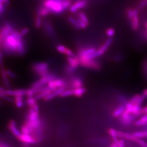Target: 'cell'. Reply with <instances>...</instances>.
<instances>
[{
	"label": "cell",
	"mask_w": 147,
	"mask_h": 147,
	"mask_svg": "<svg viewBox=\"0 0 147 147\" xmlns=\"http://www.w3.org/2000/svg\"><path fill=\"white\" fill-rule=\"evenodd\" d=\"M117 134H118V137L121 139L126 140L134 142H136V140L138 139L133 136V134H131L129 133H126L124 132L121 131H117Z\"/></svg>",
	"instance_id": "obj_13"
},
{
	"label": "cell",
	"mask_w": 147,
	"mask_h": 147,
	"mask_svg": "<svg viewBox=\"0 0 147 147\" xmlns=\"http://www.w3.org/2000/svg\"><path fill=\"white\" fill-rule=\"evenodd\" d=\"M1 105H2V103H1V101H0V106Z\"/></svg>",
	"instance_id": "obj_51"
},
{
	"label": "cell",
	"mask_w": 147,
	"mask_h": 147,
	"mask_svg": "<svg viewBox=\"0 0 147 147\" xmlns=\"http://www.w3.org/2000/svg\"><path fill=\"white\" fill-rule=\"evenodd\" d=\"M118 147H126L125 142L124 140L123 139H119L118 145Z\"/></svg>",
	"instance_id": "obj_40"
},
{
	"label": "cell",
	"mask_w": 147,
	"mask_h": 147,
	"mask_svg": "<svg viewBox=\"0 0 147 147\" xmlns=\"http://www.w3.org/2000/svg\"><path fill=\"white\" fill-rule=\"evenodd\" d=\"M4 26H5L6 28H7V29L8 30V31L10 32V34L13 33L16 31V30L14 29L13 26H11V24L8 23V22H6L4 24Z\"/></svg>",
	"instance_id": "obj_30"
},
{
	"label": "cell",
	"mask_w": 147,
	"mask_h": 147,
	"mask_svg": "<svg viewBox=\"0 0 147 147\" xmlns=\"http://www.w3.org/2000/svg\"><path fill=\"white\" fill-rule=\"evenodd\" d=\"M143 128H144V129H147V123L143 127Z\"/></svg>",
	"instance_id": "obj_48"
},
{
	"label": "cell",
	"mask_w": 147,
	"mask_h": 147,
	"mask_svg": "<svg viewBox=\"0 0 147 147\" xmlns=\"http://www.w3.org/2000/svg\"><path fill=\"white\" fill-rule=\"evenodd\" d=\"M147 5V0H144L143 1H142V3H140V7L141 8H143L146 6Z\"/></svg>",
	"instance_id": "obj_42"
},
{
	"label": "cell",
	"mask_w": 147,
	"mask_h": 147,
	"mask_svg": "<svg viewBox=\"0 0 147 147\" xmlns=\"http://www.w3.org/2000/svg\"><path fill=\"white\" fill-rule=\"evenodd\" d=\"M22 38H23L22 37L20 34L18 37L16 38L17 40V53L20 56L24 55L25 53V44Z\"/></svg>",
	"instance_id": "obj_8"
},
{
	"label": "cell",
	"mask_w": 147,
	"mask_h": 147,
	"mask_svg": "<svg viewBox=\"0 0 147 147\" xmlns=\"http://www.w3.org/2000/svg\"><path fill=\"white\" fill-rule=\"evenodd\" d=\"M143 72H144V74L147 78V60H145L143 64Z\"/></svg>",
	"instance_id": "obj_39"
},
{
	"label": "cell",
	"mask_w": 147,
	"mask_h": 147,
	"mask_svg": "<svg viewBox=\"0 0 147 147\" xmlns=\"http://www.w3.org/2000/svg\"><path fill=\"white\" fill-rule=\"evenodd\" d=\"M42 16L40 14L37 13L35 21V26L36 28H40L42 26Z\"/></svg>",
	"instance_id": "obj_27"
},
{
	"label": "cell",
	"mask_w": 147,
	"mask_h": 147,
	"mask_svg": "<svg viewBox=\"0 0 147 147\" xmlns=\"http://www.w3.org/2000/svg\"><path fill=\"white\" fill-rule=\"evenodd\" d=\"M68 20L69 22L74 26V27L77 30H79L81 29V27L80 26L79 24H78V21L77 19H75V18L72 17H69L68 18Z\"/></svg>",
	"instance_id": "obj_26"
},
{
	"label": "cell",
	"mask_w": 147,
	"mask_h": 147,
	"mask_svg": "<svg viewBox=\"0 0 147 147\" xmlns=\"http://www.w3.org/2000/svg\"><path fill=\"white\" fill-rule=\"evenodd\" d=\"M136 143L142 147H147V143L146 142L142 140V139H137Z\"/></svg>",
	"instance_id": "obj_33"
},
{
	"label": "cell",
	"mask_w": 147,
	"mask_h": 147,
	"mask_svg": "<svg viewBox=\"0 0 147 147\" xmlns=\"http://www.w3.org/2000/svg\"><path fill=\"white\" fill-rule=\"evenodd\" d=\"M65 54L67 56H68V57H74L76 56L75 54L71 50H69V49H68V48H67Z\"/></svg>",
	"instance_id": "obj_38"
},
{
	"label": "cell",
	"mask_w": 147,
	"mask_h": 147,
	"mask_svg": "<svg viewBox=\"0 0 147 147\" xmlns=\"http://www.w3.org/2000/svg\"><path fill=\"white\" fill-rule=\"evenodd\" d=\"M114 60H115V61H120V60H121V57H120V56H118L115 57V59H114Z\"/></svg>",
	"instance_id": "obj_46"
},
{
	"label": "cell",
	"mask_w": 147,
	"mask_h": 147,
	"mask_svg": "<svg viewBox=\"0 0 147 147\" xmlns=\"http://www.w3.org/2000/svg\"><path fill=\"white\" fill-rule=\"evenodd\" d=\"M87 4V2L85 1H79L74 3V4H72V5H71V7H69V10L71 13H75L80 9L86 7Z\"/></svg>",
	"instance_id": "obj_12"
},
{
	"label": "cell",
	"mask_w": 147,
	"mask_h": 147,
	"mask_svg": "<svg viewBox=\"0 0 147 147\" xmlns=\"http://www.w3.org/2000/svg\"><path fill=\"white\" fill-rule=\"evenodd\" d=\"M74 95L77 98H81L86 93V89L85 88L81 87L72 89Z\"/></svg>",
	"instance_id": "obj_20"
},
{
	"label": "cell",
	"mask_w": 147,
	"mask_h": 147,
	"mask_svg": "<svg viewBox=\"0 0 147 147\" xmlns=\"http://www.w3.org/2000/svg\"><path fill=\"white\" fill-rule=\"evenodd\" d=\"M132 134L138 139H147V129L135 131L133 132Z\"/></svg>",
	"instance_id": "obj_22"
},
{
	"label": "cell",
	"mask_w": 147,
	"mask_h": 147,
	"mask_svg": "<svg viewBox=\"0 0 147 147\" xmlns=\"http://www.w3.org/2000/svg\"><path fill=\"white\" fill-rule=\"evenodd\" d=\"M113 37H109L106 40L105 43L103 45H102L98 50H97L96 51L98 53L99 56L102 55L103 54L105 53L107 50L109 48L111 45V43H113Z\"/></svg>",
	"instance_id": "obj_9"
},
{
	"label": "cell",
	"mask_w": 147,
	"mask_h": 147,
	"mask_svg": "<svg viewBox=\"0 0 147 147\" xmlns=\"http://www.w3.org/2000/svg\"><path fill=\"white\" fill-rule=\"evenodd\" d=\"M44 29L47 34L50 36H54L55 35V32L53 26L48 21H45L43 24Z\"/></svg>",
	"instance_id": "obj_16"
},
{
	"label": "cell",
	"mask_w": 147,
	"mask_h": 147,
	"mask_svg": "<svg viewBox=\"0 0 147 147\" xmlns=\"http://www.w3.org/2000/svg\"><path fill=\"white\" fill-rule=\"evenodd\" d=\"M142 94L144 96H145L146 98H147V89H145L144 90H143V92Z\"/></svg>",
	"instance_id": "obj_44"
},
{
	"label": "cell",
	"mask_w": 147,
	"mask_h": 147,
	"mask_svg": "<svg viewBox=\"0 0 147 147\" xmlns=\"http://www.w3.org/2000/svg\"><path fill=\"white\" fill-rule=\"evenodd\" d=\"M5 8L3 3H0V16L3 14L4 13Z\"/></svg>",
	"instance_id": "obj_41"
},
{
	"label": "cell",
	"mask_w": 147,
	"mask_h": 147,
	"mask_svg": "<svg viewBox=\"0 0 147 147\" xmlns=\"http://www.w3.org/2000/svg\"><path fill=\"white\" fill-rule=\"evenodd\" d=\"M0 3H3V0H0Z\"/></svg>",
	"instance_id": "obj_49"
},
{
	"label": "cell",
	"mask_w": 147,
	"mask_h": 147,
	"mask_svg": "<svg viewBox=\"0 0 147 147\" xmlns=\"http://www.w3.org/2000/svg\"><path fill=\"white\" fill-rule=\"evenodd\" d=\"M106 34L109 37H113L115 34V30L113 28H109L106 31Z\"/></svg>",
	"instance_id": "obj_32"
},
{
	"label": "cell",
	"mask_w": 147,
	"mask_h": 147,
	"mask_svg": "<svg viewBox=\"0 0 147 147\" xmlns=\"http://www.w3.org/2000/svg\"><path fill=\"white\" fill-rule=\"evenodd\" d=\"M96 51L94 47H88L80 49L78 51V56L79 58L86 57L93 53Z\"/></svg>",
	"instance_id": "obj_11"
},
{
	"label": "cell",
	"mask_w": 147,
	"mask_h": 147,
	"mask_svg": "<svg viewBox=\"0 0 147 147\" xmlns=\"http://www.w3.org/2000/svg\"><path fill=\"white\" fill-rule=\"evenodd\" d=\"M26 104L30 108L34 111L39 113V107L37 100L34 97L27 98Z\"/></svg>",
	"instance_id": "obj_14"
},
{
	"label": "cell",
	"mask_w": 147,
	"mask_h": 147,
	"mask_svg": "<svg viewBox=\"0 0 147 147\" xmlns=\"http://www.w3.org/2000/svg\"><path fill=\"white\" fill-rule=\"evenodd\" d=\"M3 4L5 5H7L10 1V0H3Z\"/></svg>",
	"instance_id": "obj_45"
},
{
	"label": "cell",
	"mask_w": 147,
	"mask_h": 147,
	"mask_svg": "<svg viewBox=\"0 0 147 147\" xmlns=\"http://www.w3.org/2000/svg\"><path fill=\"white\" fill-rule=\"evenodd\" d=\"M125 110V104H121V105L117 107L115 109V110H114V111H113L112 115H113V117L115 118H119Z\"/></svg>",
	"instance_id": "obj_17"
},
{
	"label": "cell",
	"mask_w": 147,
	"mask_h": 147,
	"mask_svg": "<svg viewBox=\"0 0 147 147\" xmlns=\"http://www.w3.org/2000/svg\"><path fill=\"white\" fill-rule=\"evenodd\" d=\"M77 20L78 21V24H79L81 29H85L87 27V25L83 21H82L80 18H77Z\"/></svg>",
	"instance_id": "obj_36"
},
{
	"label": "cell",
	"mask_w": 147,
	"mask_h": 147,
	"mask_svg": "<svg viewBox=\"0 0 147 147\" xmlns=\"http://www.w3.org/2000/svg\"><path fill=\"white\" fill-rule=\"evenodd\" d=\"M67 48L63 45H59L57 46V50L59 53L65 54Z\"/></svg>",
	"instance_id": "obj_34"
},
{
	"label": "cell",
	"mask_w": 147,
	"mask_h": 147,
	"mask_svg": "<svg viewBox=\"0 0 147 147\" xmlns=\"http://www.w3.org/2000/svg\"><path fill=\"white\" fill-rule=\"evenodd\" d=\"M62 1L63 0H45L43 5L49 9L51 13L60 14L64 11Z\"/></svg>",
	"instance_id": "obj_1"
},
{
	"label": "cell",
	"mask_w": 147,
	"mask_h": 147,
	"mask_svg": "<svg viewBox=\"0 0 147 147\" xmlns=\"http://www.w3.org/2000/svg\"><path fill=\"white\" fill-rule=\"evenodd\" d=\"M76 71V69L71 66L69 63L66 64L64 68V71L68 77L74 75Z\"/></svg>",
	"instance_id": "obj_21"
},
{
	"label": "cell",
	"mask_w": 147,
	"mask_h": 147,
	"mask_svg": "<svg viewBox=\"0 0 147 147\" xmlns=\"http://www.w3.org/2000/svg\"><path fill=\"white\" fill-rule=\"evenodd\" d=\"M29 32V29L28 28H25L21 30V32H19L20 35L22 37H24L27 34H28V32Z\"/></svg>",
	"instance_id": "obj_37"
},
{
	"label": "cell",
	"mask_w": 147,
	"mask_h": 147,
	"mask_svg": "<svg viewBox=\"0 0 147 147\" xmlns=\"http://www.w3.org/2000/svg\"><path fill=\"white\" fill-rule=\"evenodd\" d=\"M69 82V89H74L78 88L83 87L84 82L80 77L76 76L74 75L69 77L67 79Z\"/></svg>",
	"instance_id": "obj_5"
},
{
	"label": "cell",
	"mask_w": 147,
	"mask_h": 147,
	"mask_svg": "<svg viewBox=\"0 0 147 147\" xmlns=\"http://www.w3.org/2000/svg\"><path fill=\"white\" fill-rule=\"evenodd\" d=\"M145 26H146V29L147 30V22H146V24H145Z\"/></svg>",
	"instance_id": "obj_50"
},
{
	"label": "cell",
	"mask_w": 147,
	"mask_h": 147,
	"mask_svg": "<svg viewBox=\"0 0 147 147\" xmlns=\"http://www.w3.org/2000/svg\"><path fill=\"white\" fill-rule=\"evenodd\" d=\"M51 11L49 9L43 5V7H40L38 10L37 13L40 14L42 17H45L49 15Z\"/></svg>",
	"instance_id": "obj_24"
},
{
	"label": "cell",
	"mask_w": 147,
	"mask_h": 147,
	"mask_svg": "<svg viewBox=\"0 0 147 147\" xmlns=\"http://www.w3.org/2000/svg\"><path fill=\"white\" fill-rule=\"evenodd\" d=\"M49 64L45 62H37L34 63L32 66V71L40 78L48 74L49 71Z\"/></svg>",
	"instance_id": "obj_2"
},
{
	"label": "cell",
	"mask_w": 147,
	"mask_h": 147,
	"mask_svg": "<svg viewBox=\"0 0 147 147\" xmlns=\"http://www.w3.org/2000/svg\"></svg>",
	"instance_id": "obj_52"
},
{
	"label": "cell",
	"mask_w": 147,
	"mask_h": 147,
	"mask_svg": "<svg viewBox=\"0 0 147 147\" xmlns=\"http://www.w3.org/2000/svg\"><path fill=\"white\" fill-rule=\"evenodd\" d=\"M6 74L8 77L13 78V79L16 78V75L15 73L10 69H6Z\"/></svg>",
	"instance_id": "obj_35"
},
{
	"label": "cell",
	"mask_w": 147,
	"mask_h": 147,
	"mask_svg": "<svg viewBox=\"0 0 147 147\" xmlns=\"http://www.w3.org/2000/svg\"><path fill=\"white\" fill-rule=\"evenodd\" d=\"M79 18H80L82 21H83L87 25H88V24H89V20H88L87 17L84 13L82 12V11L80 12L79 13Z\"/></svg>",
	"instance_id": "obj_28"
},
{
	"label": "cell",
	"mask_w": 147,
	"mask_h": 147,
	"mask_svg": "<svg viewBox=\"0 0 147 147\" xmlns=\"http://www.w3.org/2000/svg\"><path fill=\"white\" fill-rule=\"evenodd\" d=\"M8 128L10 131L12 133L13 136H15L16 139L20 137L22 133H21L20 129H19L17 125L16 122L14 120H11L9 123Z\"/></svg>",
	"instance_id": "obj_6"
},
{
	"label": "cell",
	"mask_w": 147,
	"mask_h": 147,
	"mask_svg": "<svg viewBox=\"0 0 147 147\" xmlns=\"http://www.w3.org/2000/svg\"><path fill=\"white\" fill-rule=\"evenodd\" d=\"M17 140L19 142H21V143L23 142V143H27L31 145L38 144L35 139L31 135H24L22 134L20 137L18 138Z\"/></svg>",
	"instance_id": "obj_7"
},
{
	"label": "cell",
	"mask_w": 147,
	"mask_h": 147,
	"mask_svg": "<svg viewBox=\"0 0 147 147\" xmlns=\"http://www.w3.org/2000/svg\"><path fill=\"white\" fill-rule=\"evenodd\" d=\"M61 4L63 5V8L65 10L71 7V1H69V0H63Z\"/></svg>",
	"instance_id": "obj_29"
},
{
	"label": "cell",
	"mask_w": 147,
	"mask_h": 147,
	"mask_svg": "<svg viewBox=\"0 0 147 147\" xmlns=\"http://www.w3.org/2000/svg\"><path fill=\"white\" fill-rule=\"evenodd\" d=\"M14 100L15 104L18 108H21L24 106V96H16V97H14Z\"/></svg>",
	"instance_id": "obj_23"
},
{
	"label": "cell",
	"mask_w": 147,
	"mask_h": 147,
	"mask_svg": "<svg viewBox=\"0 0 147 147\" xmlns=\"http://www.w3.org/2000/svg\"><path fill=\"white\" fill-rule=\"evenodd\" d=\"M136 118L134 115L128 113L125 110L119 117V122L123 126H129L134 122Z\"/></svg>",
	"instance_id": "obj_4"
},
{
	"label": "cell",
	"mask_w": 147,
	"mask_h": 147,
	"mask_svg": "<svg viewBox=\"0 0 147 147\" xmlns=\"http://www.w3.org/2000/svg\"><path fill=\"white\" fill-rule=\"evenodd\" d=\"M108 133L111 137V139L113 140V142L116 144L117 145L119 143V139H118V134H117V131L113 128H110L108 131Z\"/></svg>",
	"instance_id": "obj_19"
},
{
	"label": "cell",
	"mask_w": 147,
	"mask_h": 147,
	"mask_svg": "<svg viewBox=\"0 0 147 147\" xmlns=\"http://www.w3.org/2000/svg\"><path fill=\"white\" fill-rule=\"evenodd\" d=\"M133 17L131 22V26L133 31H136L138 30L140 26L139 17L137 10L136 9H133Z\"/></svg>",
	"instance_id": "obj_10"
},
{
	"label": "cell",
	"mask_w": 147,
	"mask_h": 147,
	"mask_svg": "<svg viewBox=\"0 0 147 147\" xmlns=\"http://www.w3.org/2000/svg\"><path fill=\"white\" fill-rule=\"evenodd\" d=\"M127 16L128 17V20H129L130 22H131L133 16V9L131 8L128 9L127 11Z\"/></svg>",
	"instance_id": "obj_31"
},
{
	"label": "cell",
	"mask_w": 147,
	"mask_h": 147,
	"mask_svg": "<svg viewBox=\"0 0 147 147\" xmlns=\"http://www.w3.org/2000/svg\"><path fill=\"white\" fill-rule=\"evenodd\" d=\"M142 111H143V114H146L147 115V106L142 108Z\"/></svg>",
	"instance_id": "obj_43"
},
{
	"label": "cell",
	"mask_w": 147,
	"mask_h": 147,
	"mask_svg": "<svg viewBox=\"0 0 147 147\" xmlns=\"http://www.w3.org/2000/svg\"><path fill=\"white\" fill-rule=\"evenodd\" d=\"M147 123V115L144 114L140 117L139 119L136 120L134 121V124L136 126L142 127L144 126Z\"/></svg>",
	"instance_id": "obj_18"
},
{
	"label": "cell",
	"mask_w": 147,
	"mask_h": 147,
	"mask_svg": "<svg viewBox=\"0 0 147 147\" xmlns=\"http://www.w3.org/2000/svg\"><path fill=\"white\" fill-rule=\"evenodd\" d=\"M80 59V65L84 68L90 69L94 71H100L101 69V64L99 61L95 59L92 60H85Z\"/></svg>",
	"instance_id": "obj_3"
},
{
	"label": "cell",
	"mask_w": 147,
	"mask_h": 147,
	"mask_svg": "<svg viewBox=\"0 0 147 147\" xmlns=\"http://www.w3.org/2000/svg\"><path fill=\"white\" fill-rule=\"evenodd\" d=\"M67 61L69 64L72 67L77 69L79 66L80 65V59L78 56H75L74 57H68Z\"/></svg>",
	"instance_id": "obj_15"
},
{
	"label": "cell",
	"mask_w": 147,
	"mask_h": 147,
	"mask_svg": "<svg viewBox=\"0 0 147 147\" xmlns=\"http://www.w3.org/2000/svg\"><path fill=\"white\" fill-rule=\"evenodd\" d=\"M118 147V145L116 144H115L114 142H113V143H111V147Z\"/></svg>",
	"instance_id": "obj_47"
},
{
	"label": "cell",
	"mask_w": 147,
	"mask_h": 147,
	"mask_svg": "<svg viewBox=\"0 0 147 147\" xmlns=\"http://www.w3.org/2000/svg\"><path fill=\"white\" fill-rule=\"evenodd\" d=\"M74 95L72 89H67L63 90L60 95L59 97L61 98H65Z\"/></svg>",
	"instance_id": "obj_25"
}]
</instances>
